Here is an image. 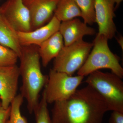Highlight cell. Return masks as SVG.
Wrapping results in <instances>:
<instances>
[{"mask_svg":"<svg viewBox=\"0 0 123 123\" xmlns=\"http://www.w3.org/2000/svg\"><path fill=\"white\" fill-rule=\"evenodd\" d=\"M59 31L63 37L65 46L82 40L84 36H92L96 33L94 29L77 18L61 22Z\"/></svg>","mask_w":123,"mask_h":123,"instance_id":"12","label":"cell"},{"mask_svg":"<svg viewBox=\"0 0 123 123\" xmlns=\"http://www.w3.org/2000/svg\"><path fill=\"white\" fill-rule=\"evenodd\" d=\"M84 78L79 75L73 76L51 69L43 90L47 102L54 103L68 99L78 89Z\"/></svg>","mask_w":123,"mask_h":123,"instance_id":"5","label":"cell"},{"mask_svg":"<svg viewBox=\"0 0 123 123\" xmlns=\"http://www.w3.org/2000/svg\"><path fill=\"white\" fill-rule=\"evenodd\" d=\"M18 59V56L14 51L0 44V66L16 65Z\"/></svg>","mask_w":123,"mask_h":123,"instance_id":"19","label":"cell"},{"mask_svg":"<svg viewBox=\"0 0 123 123\" xmlns=\"http://www.w3.org/2000/svg\"><path fill=\"white\" fill-rule=\"evenodd\" d=\"M114 1L115 4H116V6H115V10H116L117 8H118L119 7V5H120V3L122 2L123 0H114Z\"/></svg>","mask_w":123,"mask_h":123,"instance_id":"23","label":"cell"},{"mask_svg":"<svg viewBox=\"0 0 123 123\" xmlns=\"http://www.w3.org/2000/svg\"><path fill=\"white\" fill-rule=\"evenodd\" d=\"M60 0H23L30 13L31 31L43 26L51 20Z\"/></svg>","mask_w":123,"mask_h":123,"instance_id":"10","label":"cell"},{"mask_svg":"<svg viewBox=\"0 0 123 123\" xmlns=\"http://www.w3.org/2000/svg\"><path fill=\"white\" fill-rule=\"evenodd\" d=\"M24 99L20 94L17 95L14 98L10 104V114L6 123H28L21 112Z\"/></svg>","mask_w":123,"mask_h":123,"instance_id":"17","label":"cell"},{"mask_svg":"<svg viewBox=\"0 0 123 123\" xmlns=\"http://www.w3.org/2000/svg\"><path fill=\"white\" fill-rule=\"evenodd\" d=\"M109 123H123V112L113 111L109 119Z\"/></svg>","mask_w":123,"mask_h":123,"instance_id":"20","label":"cell"},{"mask_svg":"<svg viewBox=\"0 0 123 123\" xmlns=\"http://www.w3.org/2000/svg\"><path fill=\"white\" fill-rule=\"evenodd\" d=\"M48 104L43 91L42 98L33 112L35 116L36 123H52L49 111Z\"/></svg>","mask_w":123,"mask_h":123,"instance_id":"18","label":"cell"},{"mask_svg":"<svg viewBox=\"0 0 123 123\" xmlns=\"http://www.w3.org/2000/svg\"><path fill=\"white\" fill-rule=\"evenodd\" d=\"M20 77L17 65L0 66V99L3 107L7 108L17 95Z\"/></svg>","mask_w":123,"mask_h":123,"instance_id":"9","label":"cell"},{"mask_svg":"<svg viewBox=\"0 0 123 123\" xmlns=\"http://www.w3.org/2000/svg\"><path fill=\"white\" fill-rule=\"evenodd\" d=\"M113 73L99 70L88 75L86 82L103 98L109 111L123 112V82Z\"/></svg>","mask_w":123,"mask_h":123,"instance_id":"4","label":"cell"},{"mask_svg":"<svg viewBox=\"0 0 123 123\" xmlns=\"http://www.w3.org/2000/svg\"><path fill=\"white\" fill-rule=\"evenodd\" d=\"M53 16L62 22L77 17H81V13L74 0H60Z\"/></svg>","mask_w":123,"mask_h":123,"instance_id":"15","label":"cell"},{"mask_svg":"<svg viewBox=\"0 0 123 123\" xmlns=\"http://www.w3.org/2000/svg\"><path fill=\"white\" fill-rule=\"evenodd\" d=\"M117 41H118V43L119 44L120 46L121 47V49L122 50H123V37L122 36L119 37L117 39Z\"/></svg>","mask_w":123,"mask_h":123,"instance_id":"22","label":"cell"},{"mask_svg":"<svg viewBox=\"0 0 123 123\" xmlns=\"http://www.w3.org/2000/svg\"><path fill=\"white\" fill-rule=\"evenodd\" d=\"M0 15L17 32L31 31L30 13L23 0H7L0 7Z\"/></svg>","mask_w":123,"mask_h":123,"instance_id":"7","label":"cell"},{"mask_svg":"<svg viewBox=\"0 0 123 123\" xmlns=\"http://www.w3.org/2000/svg\"><path fill=\"white\" fill-rule=\"evenodd\" d=\"M60 21L53 16L47 24L29 32H18V39L22 46L35 45L39 47L44 41L59 31Z\"/></svg>","mask_w":123,"mask_h":123,"instance_id":"11","label":"cell"},{"mask_svg":"<svg viewBox=\"0 0 123 123\" xmlns=\"http://www.w3.org/2000/svg\"><path fill=\"white\" fill-rule=\"evenodd\" d=\"M115 5L114 0H95V22L98 27L97 35L108 39L114 37L117 31L114 21Z\"/></svg>","mask_w":123,"mask_h":123,"instance_id":"8","label":"cell"},{"mask_svg":"<svg viewBox=\"0 0 123 123\" xmlns=\"http://www.w3.org/2000/svg\"><path fill=\"white\" fill-rule=\"evenodd\" d=\"M10 106L5 108L1 105L0 101V123H6L10 114Z\"/></svg>","mask_w":123,"mask_h":123,"instance_id":"21","label":"cell"},{"mask_svg":"<svg viewBox=\"0 0 123 123\" xmlns=\"http://www.w3.org/2000/svg\"><path fill=\"white\" fill-rule=\"evenodd\" d=\"M108 40L103 35H97L92 51L78 71V75L85 77L101 69H108L123 78V68L120 63L119 58L110 50Z\"/></svg>","mask_w":123,"mask_h":123,"instance_id":"3","label":"cell"},{"mask_svg":"<svg viewBox=\"0 0 123 123\" xmlns=\"http://www.w3.org/2000/svg\"><path fill=\"white\" fill-rule=\"evenodd\" d=\"M53 104L52 123H102L110 111L101 95L88 85L68 99Z\"/></svg>","mask_w":123,"mask_h":123,"instance_id":"1","label":"cell"},{"mask_svg":"<svg viewBox=\"0 0 123 123\" xmlns=\"http://www.w3.org/2000/svg\"><path fill=\"white\" fill-rule=\"evenodd\" d=\"M19 67L22 79L20 94L25 99L27 110L34 112L39 102V94L47 81L48 76L42 73L39 47L23 46Z\"/></svg>","mask_w":123,"mask_h":123,"instance_id":"2","label":"cell"},{"mask_svg":"<svg viewBox=\"0 0 123 123\" xmlns=\"http://www.w3.org/2000/svg\"><path fill=\"white\" fill-rule=\"evenodd\" d=\"M0 44L10 49L20 57L22 46L20 44L18 32L0 15Z\"/></svg>","mask_w":123,"mask_h":123,"instance_id":"14","label":"cell"},{"mask_svg":"<svg viewBox=\"0 0 123 123\" xmlns=\"http://www.w3.org/2000/svg\"><path fill=\"white\" fill-rule=\"evenodd\" d=\"M81 13V17L86 24L95 22V0H74Z\"/></svg>","mask_w":123,"mask_h":123,"instance_id":"16","label":"cell"},{"mask_svg":"<svg viewBox=\"0 0 123 123\" xmlns=\"http://www.w3.org/2000/svg\"><path fill=\"white\" fill-rule=\"evenodd\" d=\"M64 46L63 37L59 31L43 43L39 47L43 66L47 67L51 61L58 55Z\"/></svg>","mask_w":123,"mask_h":123,"instance_id":"13","label":"cell"},{"mask_svg":"<svg viewBox=\"0 0 123 123\" xmlns=\"http://www.w3.org/2000/svg\"><path fill=\"white\" fill-rule=\"evenodd\" d=\"M93 45V43L80 40L64 46L54 60L53 69L70 75L83 66Z\"/></svg>","mask_w":123,"mask_h":123,"instance_id":"6","label":"cell"}]
</instances>
